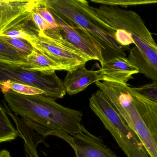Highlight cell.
<instances>
[{
  "label": "cell",
  "mask_w": 157,
  "mask_h": 157,
  "mask_svg": "<svg viewBox=\"0 0 157 157\" xmlns=\"http://www.w3.org/2000/svg\"><path fill=\"white\" fill-rule=\"evenodd\" d=\"M102 81L127 84L138 69L126 57L120 56L105 61L100 69Z\"/></svg>",
  "instance_id": "11"
},
{
  "label": "cell",
  "mask_w": 157,
  "mask_h": 157,
  "mask_svg": "<svg viewBox=\"0 0 157 157\" xmlns=\"http://www.w3.org/2000/svg\"><path fill=\"white\" fill-rule=\"evenodd\" d=\"M96 15L116 31H124L130 36L134 44L139 48L146 44L157 46L142 18L132 10H127L118 6L101 5L98 8L93 7Z\"/></svg>",
  "instance_id": "6"
},
{
  "label": "cell",
  "mask_w": 157,
  "mask_h": 157,
  "mask_svg": "<svg viewBox=\"0 0 157 157\" xmlns=\"http://www.w3.org/2000/svg\"><path fill=\"white\" fill-rule=\"evenodd\" d=\"M92 2L106 6H122L156 4L157 0H91Z\"/></svg>",
  "instance_id": "18"
},
{
  "label": "cell",
  "mask_w": 157,
  "mask_h": 157,
  "mask_svg": "<svg viewBox=\"0 0 157 157\" xmlns=\"http://www.w3.org/2000/svg\"><path fill=\"white\" fill-rule=\"evenodd\" d=\"M14 82L23 83L44 91V95L53 99H61L66 94L64 82L56 72L25 70L0 63V82Z\"/></svg>",
  "instance_id": "7"
},
{
  "label": "cell",
  "mask_w": 157,
  "mask_h": 157,
  "mask_svg": "<svg viewBox=\"0 0 157 157\" xmlns=\"http://www.w3.org/2000/svg\"><path fill=\"white\" fill-rule=\"evenodd\" d=\"M90 107L127 157H151L136 133L129 127L101 90L90 97Z\"/></svg>",
  "instance_id": "3"
},
{
  "label": "cell",
  "mask_w": 157,
  "mask_h": 157,
  "mask_svg": "<svg viewBox=\"0 0 157 157\" xmlns=\"http://www.w3.org/2000/svg\"><path fill=\"white\" fill-rule=\"evenodd\" d=\"M36 0H0V34L14 29L24 31L34 23L32 13Z\"/></svg>",
  "instance_id": "8"
},
{
  "label": "cell",
  "mask_w": 157,
  "mask_h": 157,
  "mask_svg": "<svg viewBox=\"0 0 157 157\" xmlns=\"http://www.w3.org/2000/svg\"><path fill=\"white\" fill-rule=\"evenodd\" d=\"M32 15H33V19L34 22L36 25L37 26V28L39 29V31L45 32V31H47L48 29L54 28L49 24L48 23L43 19V17L36 11L35 7L33 10Z\"/></svg>",
  "instance_id": "22"
},
{
  "label": "cell",
  "mask_w": 157,
  "mask_h": 157,
  "mask_svg": "<svg viewBox=\"0 0 157 157\" xmlns=\"http://www.w3.org/2000/svg\"><path fill=\"white\" fill-rule=\"evenodd\" d=\"M2 93L11 90L14 92L25 95H34L36 94H44V91L39 89L14 82L6 81L0 82Z\"/></svg>",
  "instance_id": "16"
},
{
  "label": "cell",
  "mask_w": 157,
  "mask_h": 157,
  "mask_svg": "<svg viewBox=\"0 0 157 157\" xmlns=\"http://www.w3.org/2000/svg\"><path fill=\"white\" fill-rule=\"evenodd\" d=\"M96 86L106 95L129 127L136 133L151 157H157V147L137 109L127 84L98 81Z\"/></svg>",
  "instance_id": "5"
},
{
  "label": "cell",
  "mask_w": 157,
  "mask_h": 157,
  "mask_svg": "<svg viewBox=\"0 0 157 157\" xmlns=\"http://www.w3.org/2000/svg\"><path fill=\"white\" fill-rule=\"evenodd\" d=\"M133 88L143 96L157 102V82H153L151 83Z\"/></svg>",
  "instance_id": "21"
},
{
  "label": "cell",
  "mask_w": 157,
  "mask_h": 157,
  "mask_svg": "<svg viewBox=\"0 0 157 157\" xmlns=\"http://www.w3.org/2000/svg\"><path fill=\"white\" fill-rule=\"evenodd\" d=\"M27 66L23 70L42 72H56L57 71H64L60 65L35 48L32 54L27 56Z\"/></svg>",
  "instance_id": "13"
},
{
  "label": "cell",
  "mask_w": 157,
  "mask_h": 157,
  "mask_svg": "<svg viewBox=\"0 0 157 157\" xmlns=\"http://www.w3.org/2000/svg\"><path fill=\"white\" fill-rule=\"evenodd\" d=\"M48 10L71 24H74L93 38L101 47L104 62L126 57V49L100 25L93 7L86 0H45Z\"/></svg>",
  "instance_id": "2"
},
{
  "label": "cell",
  "mask_w": 157,
  "mask_h": 157,
  "mask_svg": "<svg viewBox=\"0 0 157 157\" xmlns=\"http://www.w3.org/2000/svg\"><path fill=\"white\" fill-rule=\"evenodd\" d=\"M75 157H76V156H75Z\"/></svg>",
  "instance_id": "24"
},
{
  "label": "cell",
  "mask_w": 157,
  "mask_h": 157,
  "mask_svg": "<svg viewBox=\"0 0 157 157\" xmlns=\"http://www.w3.org/2000/svg\"><path fill=\"white\" fill-rule=\"evenodd\" d=\"M35 9L36 11L39 15H41L43 19L53 28H57L59 27L54 16L47 7L45 0H36Z\"/></svg>",
  "instance_id": "20"
},
{
  "label": "cell",
  "mask_w": 157,
  "mask_h": 157,
  "mask_svg": "<svg viewBox=\"0 0 157 157\" xmlns=\"http://www.w3.org/2000/svg\"><path fill=\"white\" fill-rule=\"evenodd\" d=\"M58 25L64 38L72 44L90 59L96 60L102 65L104 63L101 49L99 44L90 36L83 32H79L72 25L56 13L49 11Z\"/></svg>",
  "instance_id": "10"
},
{
  "label": "cell",
  "mask_w": 157,
  "mask_h": 157,
  "mask_svg": "<svg viewBox=\"0 0 157 157\" xmlns=\"http://www.w3.org/2000/svg\"><path fill=\"white\" fill-rule=\"evenodd\" d=\"M24 40L66 71L85 66L91 60L64 38L59 27L45 32L38 29L31 30L25 33Z\"/></svg>",
  "instance_id": "4"
},
{
  "label": "cell",
  "mask_w": 157,
  "mask_h": 157,
  "mask_svg": "<svg viewBox=\"0 0 157 157\" xmlns=\"http://www.w3.org/2000/svg\"><path fill=\"white\" fill-rule=\"evenodd\" d=\"M0 39L10 44L26 56L32 54L34 49L30 43L23 39L13 38L4 36H0Z\"/></svg>",
  "instance_id": "19"
},
{
  "label": "cell",
  "mask_w": 157,
  "mask_h": 157,
  "mask_svg": "<svg viewBox=\"0 0 157 157\" xmlns=\"http://www.w3.org/2000/svg\"><path fill=\"white\" fill-rule=\"evenodd\" d=\"M27 58L12 46L0 39V63L24 69L27 66Z\"/></svg>",
  "instance_id": "14"
},
{
  "label": "cell",
  "mask_w": 157,
  "mask_h": 157,
  "mask_svg": "<svg viewBox=\"0 0 157 157\" xmlns=\"http://www.w3.org/2000/svg\"><path fill=\"white\" fill-rule=\"evenodd\" d=\"M101 81L100 70H88L82 66L67 71L63 82L66 92L72 95L82 91L92 83Z\"/></svg>",
  "instance_id": "12"
},
{
  "label": "cell",
  "mask_w": 157,
  "mask_h": 157,
  "mask_svg": "<svg viewBox=\"0 0 157 157\" xmlns=\"http://www.w3.org/2000/svg\"><path fill=\"white\" fill-rule=\"evenodd\" d=\"M56 137L68 143L78 157H118L105 146L101 138L91 134L85 127L75 135L60 134Z\"/></svg>",
  "instance_id": "9"
},
{
  "label": "cell",
  "mask_w": 157,
  "mask_h": 157,
  "mask_svg": "<svg viewBox=\"0 0 157 157\" xmlns=\"http://www.w3.org/2000/svg\"><path fill=\"white\" fill-rule=\"evenodd\" d=\"M0 157H12L10 153L6 150H2L0 152Z\"/></svg>",
  "instance_id": "23"
},
{
  "label": "cell",
  "mask_w": 157,
  "mask_h": 157,
  "mask_svg": "<svg viewBox=\"0 0 157 157\" xmlns=\"http://www.w3.org/2000/svg\"><path fill=\"white\" fill-rule=\"evenodd\" d=\"M3 94L11 112L43 138L59 134L72 136L84 128L81 111L65 107L53 98L44 94L23 95L11 90Z\"/></svg>",
  "instance_id": "1"
},
{
  "label": "cell",
  "mask_w": 157,
  "mask_h": 157,
  "mask_svg": "<svg viewBox=\"0 0 157 157\" xmlns=\"http://www.w3.org/2000/svg\"><path fill=\"white\" fill-rule=\"evenodd\" d=\"M6 108L2 105L0 107V142H8L16 139L19 136L18 130L15 128L8 116Z\"/></svg>",
  "instance_id": "15"
},
{
  "label": "cell",
  "mask_w": 157,
  "mask_h": 157,
  "mask_svg": "<svg viewBox=\"0 0 157 157\" xmlns=\"http://www.w3.org/2000/svg\"><path fill=\"white\" fill-rule=\"evenodd\" d=\"M21 138L24 142V148L25 157H40L37 151V147L42 141L30 132L23 134Z\"/></svg>",
  "instance_id": "17"
}]
</instances>
